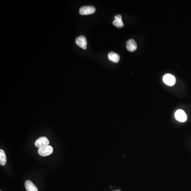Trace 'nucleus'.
Masks as SVG:
<instances>
[{
    "label": "nucleus",
    "instance_id": "9b49d317",
    "mask_svg": "<svg viewBox=\"0 0 191 191\" xmlns=\"http://www.w3.org/2000/svg\"><path fill=\"white\" fill-rule=\"evenodd\" d=\"M7 159L5 153L3 150H0V164L1 166H4L7 163Z\"/></svg>",
    "mask_w": 191,
    "mask_h": 191
},
{
    "label": "nucleus",
    "instance_id": "7ed1b4c3",
    "mask_svg": "<svg viewBox=\"0 0 191 191\" xmlns=\"http://www.w3.org/2000/svg\"><path fill=\"white\" fill-rule=\"evenodd\" d=\"M35 144L36 147L40 148L45 146H49V141L46 137H40L36 141Z\"/></svg>",
    "mask_w": 191,
    "mask_h": 191
},
{
    "label": "nucleus",
    "instance_id": "9d476101",
    "mask_svg": "<svg viewBox=\"0 0 191 191\" xmlns=\"http://www.w3.org/2000/svg\"><path fill=\"white\" fill-rule=\"evenodd\" d=\"M108 57L109 60L114 63H118L120 60L119 55L114 52H110L108 55Z\"/></svg>",
    "mask_w": 191,
    "mask_h": 191
},
{
    "label": "nucleus",
    "instance_id": "39448f33",
    "mask_svg": "<svg viewBox=\"0 0 191 191\" xmlns=\"http://www.w3.org/2000/svg\"><path fill=\"white\" fill-rule=\"evenodd\" d=\"M163 81L167 85L169 86H173L175 83L176 79L174 76L170 74H166L163 76Z\"/></svg>",
    "mask_w": 191,
    "mask_h": 191
},
{
    "label": "nucleus",
    "instance_id": "423d86ee",
    "mask_svg": "<svg viewBox=\"0 0 191 191\" xmlns=\"http://www.w3.org/2000/svg\"><path fill=\"white\" fill-rule=\"evenodd\" d=\"M175 116L176 119L181 122H184L187 120V115H186V113L182 109L177 110L176 112Z\"/></svg>",
    "mask_w": 191,
    "mask_h": 191
},
{
    "label": "nucleus",
    "instance_id": "f257e3e1",
    "mask_svg": "<svg viewBox=\"0 0 191 191\" xmlns=\"http://www.w3.org/2000/svg\"><path fill=\"white\" fill-rule=\"evenodd\" d=\"M38 153L40 156L43 157H46V156L51 155L53 152V148L51 146H48L44 147L39 148Z\"/></svg>",
    "mask_w": 191,
    "mask_h": 191
},
{
    "label": "nucleus",
    "instance_id": "1a4fd4ad",
    "mask_svg": "<svg viewBox=\"0 0 191 191\" xmlns=\"http://www.w3.org/2000/svg\"><path fill=\"white\" fill-rule=\"evenodd\" d=\"M25 188H26L27 191H38L37 187L34 185L32 181H26Z\"/></svg>",
    "mask_w": 191,
    "mask_h": 191
},
{
    "label": "nucleus",
    "instance_id": "6e6552de",
    "mask_svg": "<svg viewBox=\"0 0 191 191\" xmlns=\"http://www.w3.org/2000/svg\"><path fill=\"white\" fill-rule=\"evenodd\" d=\"M113 25L118 28H122L124 26L122 16L119 14L115 16V20L113 21Z\"/></svg>",
    "mask_w": 191,
    "mask_h": 191
},
{
    "label": "nucleus",
    "instance_id": "f03ea898",
    "mask_svg": "<svg viewBox=\"0 0 191 191\" xmlns=\"http://www.w3.org/2000/svg\"><path fill=\"white\" fill-rule=\"evenodd\" d=\"M96 11V9L93 6H84L81 8L79 13L81 15H89L93 14Z\"/></svg>",
    "mask_w": 191,
    "mask_h": 191
},
{
    "label": "nucleus",
    "instance_id": "0eeeda50",
    "mask_svg": "<svg viewBox=\"0 0 191 191\" xmlns=\"http://www.w3.org/2000/svg\"><path fill=\"white\" fill-rule=\"evenodd\" d=\"M126 48L128 51L134 52L137 48V45L133 39H130L126 43Z\"/></svg>",
    "mask_w": 191,
    "mask_h": 191
},
{
    "label": "nucleus",
    "instance_id": "20e7f679",
    "mask_svg": "<svg viewBox=\"0 0 191 191\" xmlns=\"http://www.w3.org/2000/svg\"><path fill=\"white\" fill-rule=\"evenodd\" d=\"M76 43L78 46L83 49H86L87 47V40L83 36H80L76 39Z\"/></svg>",
    "mask_w": 191,
    "mask_h": 191
}]
</instances>
